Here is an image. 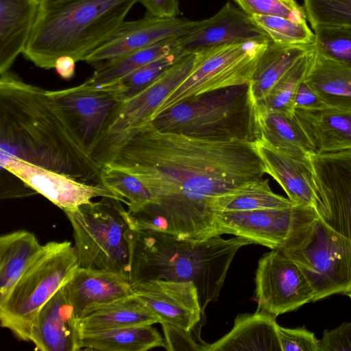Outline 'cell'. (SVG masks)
Returning a JSON list of instances; mask_svg holds the SVG:
<instances>
[{
	"instance_id": "1",
	"label": "cell",
	"mask_w": 351,
	"mask_h": 351,
	"mask_svg": "<svg viewBox=\"0 0 351 351\" xmlns=\"http://www.w3.org/2000/svg\"><path fill=\"white\" fill-rule=\"evenodd\" d=\"M104 165L135 176L151 193L149 204L127 210L130 229L193 240L216 235V197L265 173L251 140L162 132L150 123L123 138Z\"/></svg>"
},
{
	"instance_id": "2",
	"label": "cell",
	"mask_w": 351,
	"mask_h": 351,
	"mask_svg": "<svg viewBox=\"0 0 351 351\" xmlns=\"http://www.w3.org/2000/svg\"><path fill=\"white\" fill-rule=\"evenodd\" d=\"M0 75L1 158L17 157L80 182L104 184L102 167L47 90L9 71Z\"/></svg>"
},
{
	"instance_id": "3",
	"label": "cell",
	"mask_w": 351,
	"mask_h": 351,
	"mask_svg": "<svg viewBox=\"0 0 351 351\" xmlns=\"http://www.w3.org/2000/svg\"><path fill=\"white\" fill-rule=\"evenodd\" d=\"M132 286L151 280L193 282L202 313L219 296L239 250L250 240L215 235L202 240L180 239L158 232L133 230L128 234Z\"/></svg>"
},
{
	"instance_id": "4",
	"label": "cell",
	"mask_w": 351,
	"mask_h": 351,
	"mask_svg": "<svg viewBox=\"0 0 351 351\" xmlns=\"http://www.w3.org/2000/svg\"><path fill=\"white\" fill-rule=\"evenodd\" d=\"M138 0H42L23 53L36 66L53 69L69 56L76 62L108 40Z\"/></svg>"
},
{
	"instance_id": "5",
	"label": "cell",
	"mask_w": 351,
	"mask_h": 351,
	"mask_svg": "<svg viewBox=\"0 0 351 351\" xmlns=\"http://www.w3.org/2000/svg\"><path fill=\"white\" fill-rule=\"evenodd\" d=\"M80 266L71 242L49 241L0 299L1 326L30 341L32 326L44 304L71 278Z\"/></svg>"
},
{
	"instance_id": "6",
	"label": "cell",
	"mask_w": 351,
	"mask_h": 351,
	"mask_svg": "<svg viewBox=\"0 0 351 351\" xmlns=\"http://www.w3.org/2000/svg\"><path fill=\"white\" fill-rule=\"evenodd\" d=\"M121 202L103 197L64 213L73 228L80 266L117 272L129 280L130 227Z\"/></svg>"
},
{
	"instance_id": "7",
	"label": "cell",
	"mask_w": 351,
	"mask_h": 351,
	"mask_svg": "<svg viewBox=\"0 0 351 351\" xmlns=\"http://www.w3.org/2000/svg\"><path fill=\"white\" fill-rule=\"evenodd\" d=\"M162 132L251 140L247 84L213 91L179 103L149 122Z\"/></svg>"
},
{
	"instance_id": "8",
	"label": "cell",
	"mask_w": 351,
	"mask_h": 351,
	"mask_svg": "<svg viewBox=\"0 0 351 351\" xmlns=\"http://www.w3.org/2000/svg\"><path fill=\"white\" fill-rule=\"evenodd\" d=\"M278 250L302 269L314 291L313 302L351 287V240L319 218Z\"/></svg>"
},
{
	"instance_id": "9",
	"label": "cell",
	"mask_w": 351,
	"mask_h": 351,
	"mask_svg": "<svg viewBox=\"0 0 351 351\" xmlns=\"http://www.w3.org/2000/svg\"><path fill=\"white\" fill-rule=\"evenodd\" d=\"M270 40H253L196 52V60L191 72L167 96L151 120L188 99L228 87L247 84Z\"/></svg>"
},
{
	"instance_id": "10",
	"label": "cell",
	"mask_w": 351,
	"mask_h": 351,
	"mask_svg": "<svg viewBox=\"0 0 351 351\" xmlns=\"http://www.w3.org/2000/svg\"><path fill=\"white\" fill-rule=\"evenodd\" d=\"M318 218L314 208L291 206L247 211L216 212V235L233 234L271 250L280 248L291 237Z\"/></svg>"
},
{
	"instance_id": "11",
	"label": "cell",
	"mask_w": 351,
	"mask_h": 351,
	"mask_svg": "<svg viewBox=\"0 0 351 351\" xmlns=\"http://www.w3.org/2000/svg\"><path fill=\"white\" fill-rule=\"evenodd\" d=\"M47 92L60 105L72 128L96 161L124 101L103 88H86L78 85Z\"/></svg>"
},
{
	"instance_id": "12",
	"label": "cell",
	"mask_w": 351,
	"mask_h": 351,
	"mask_svg": "<svg viewBox=\"0 0 351 351\" xmlns=\"http://www.w3.org/2000/svg\"><path fill=\"white\" fill-rule=\"evenodd\" d=\"M255 283L257 309L276 317L314 300V291L302 269L278 249L260 258Z\"/></svg>"
},
{
	"instance_id": "13",
	"label": "cell",
	"mask_w": 351,
	"mask_h": 351,
	"mask_svg": "<svg viewBox=\"0 0 351 351\" xmlns=\"http://www.w3.org/2000/svg\"><path fill=\"white\" fill-rule=\"evenodd\" d=\"M196 53H186L169 69L136 95L125 101L111 124L97 160L105 163L110 150L138 127L149 123L158 108L167 96L191 72Z\"/></svg>"
},
{
	"instance_id": "14",
	"label": "cell",
	"mask_w": 351,
	"mask_h": 351,
	"mask_svg": "<svg viewBox=\"0 0 351 351\" xmlns=\"http://www.w3.org/2000/svg\"><path fill=\"white\" fill-rule=\"evenodd\" d=\"M1 167L64 212L75 209L97 197H110L121 201L113 191L104 184L80 182L17 157L1 159Z\"/></svg>"
},
{
	"instance_id": "15",
	"label": "cell",
	"mask_w": 351,
	"mask_h": 351,
	"mask_svg": "<svg viewBox=\"0 0 351 351\" xmlns=\"http://www.w3.org/2000/svg\"><path fill=\"white\" fill-rule=\"evenodd\" d=\"M312 162L322 193L318 218L351 240V151L315 154Z\"/></svg>"
},
{
	"instance_id": "16",
	"label": "cell",
	"mask_w": 351,
	"mask_h": 351,
	"mask_svg": "<svg viewBox=\"0 0 351 351\" xmlns=\"http://www.w3.org/2000/svg\"><path fill=\"white\" fill-rule=\"evenodd\" d=\"M199 21L147 14L138 20L123 21L108 40L83 61L95 67L163 40L180 36L195 27Z\"/></svg>"
},
{
	"instance_id": "17",
	"label": "cell",
	"mask_w": 351,
	"mask_h": 351,
	"mask_svg": "<svg viewBox=\"0 0 351 351\" xmlns=\"http://www.w3.org/2000/svg\"><path fill=\"white\" fill-rule=\"evenodd\" d=\"M269 39L253 18L241 8L227 2L212 17L179 36V45L185 53H196L215 47Z\"/></svg>"
},
{
	"instance_id": "18",
	"label": "cell",
	"mask_w": 351,
	"mask_h": 351,
	"mask_svg": "<svg viewBox=\"0 0 351 351\" xmlns=\"http://www.w3.org/2000/svg\"><path fill=\"white\" fill-rule=\"evenodd\" d=\"M133 294L159 318L191 331L199 322L202 310L193 282L151 280L132 287Z\"/></svg>"
},
{
	"instance_id": "19",
	"label": "cell",
	"mask_w": 351,
	"mask_h": 351,
	"mask_svg": "<svg viewBox=\"0 0 351 351\" xmlns=\"http://www.w3.org/2000/svg\"><path fill=\"white\" fill-rule=\"evenodd\" d=\"M265 173L282 188L292 206L314 208L322 204V193L311 160L285 154L261 140L253 141Z\"/></svg>"
},
{
	"instance_id": "20",
	"label": "cell",
	"mask_w": 351,
	"mask_h": 351,
	"mask_svg": "<svg viewBox=\"0 0 351 351\" xmlns=\"http://www.w3.org/2000/svg\"><path fill=\"white\" fill-rule=\"evenodd\" d=\"M79 320L63 287L40 310L29 341L40 351L81 350Z\"/></svg>"
},
{
	"instance_id": "21",
	"label": "cell",
	"mask_w": 351,
	"mask_h": 351,
	"mask_svg": "<svg viewBox=\"0 0 351 351\" xmlns=\"http://www.w3.org/2000/svg\"><path fill=\"white\" fill-rule=\"evenodd\" d=\"M64 289L79 319L98 306L133 294L132 286L124 276L80 266L64 286Z\"/></svg>"
},
{
	"instance_id": "22",
	"label": "cell",
	"mask_w": 351,
	"mask_h": 351,
	"mask_svg": "<svg viewBox=\"0 0 351 351\" xmlns=\"http://www.w3.org/2000/svg\"><path fill=\"white\" fill-rule=\"evenodd\" d=\"M250 129L252 141H265L293 158L311 160L317 154L294 114L273 111L250 112Z\"/></svg>"
},
{
	"instance_id": "23",
	"label": "cell",
	"mask_w": 351,
	"mask_h": 351,
	"mask_svg": "<svg viewBox=\"0 0 351 351\" xmlns=\"http://www.w3.org/2000/svg\"><path fill=\"white\" fill-rule=\"evenodd\" d=\"M42 0H0V74L9 71L32 35Z\"/></svg>"
},
{
	"instance_id": "24",
	"label": "cell",
	"mask_w": 351,
	"mask_h": 351,
	"mask_svg": "<svg viewBox=\"0 0 351 351\" xmlns=\"http://www.w3.org/2000/svg\"><path fill=\"white\" fill-rule=\"evenodd\" d=\"M276 317L263 311L243 313L232 330L218 341L203 346V351H281Z\"/></svg>"
},
{
	"instance_id": "25",
	"label": "cell",
	"mask_w": 351,
	"mask_h": 351,
	"mask_svg": "<svg viewBox=\"0 0 351 351\" xmlns=\"http://www.w3.org/2000/svg\"><path fill=\"white\" fill-rule=\"evenodd\" d=\"M294 115L317 154L351 151V113L325 108L296 109Z\"/></svg>"
},
{
	"instance_id": "26",
	"label": "cell",
	"mask_w": 351,
	"mask_h": 351,
	"mask_svg": "<svg viewBox=\"0 0 351 351\" xmlns=\"http://www.w3.org/2000/svg\"><path fill=\"white\" fill-rule=\"evenodd\" d=\"M313 49L314 45H284L270 40L247 84L249 108L262 102L282 76Z\"/></svg>"
},
{
	"instance_id": "27",
	"label": "cell",
	"mask_w": 351,
	"mask_h": 351,
	"mask_svg": "<svg viewBox=\"0 0 351 351\" xmlns=\"http://www.w3.org/2000/svg\"><path fill=\"white\" fill-rule=\"evenodd\" d=\"M304 81L326 108L351 113V68L315 49Z\"/></svg>"
},
{
	"instance_id": "28",
	"label": "cell",
	"mask_w": 351,
	"mask_h": 351,
	"mask_svg": "<svg viewBox=\"0 0 351 351\" xmlns=\"http://www.w3.org/2000/svg\"><path fill=\"white\" fill-rule=\"evenodd\" d=\"M158 317L134 294L98 306L79 320L81 331L152 325Z\"/></svg>"
},
{
	"instance_id": "29",
	"label": "cell",
	"mask_w": 351,
	"mask_h": 351,
	"mask_svg": "<svg viewBox=\"0 0 351 351\" xmlns=\"http://www.w3.org/2000/svg\"><path fill=\"white\" fill-rule=\"evenodd\" d=\"M178 51H182L179 45V36L163 40L96 66L93 75L80 85L86 88L105 87L117 82L142 66Z\"/></svg>"
},
{
	"instance_id": "30",
	"label": "cell",
	"mask_w": 351,
	"mask_h": 351,
	"mask_svg": "<svg viewBox=\"0 0 351 351\" xmlns=\"http://www.w3.org/2000/svg\"><path fill=\"white\" fill-rule=\"evenodd\" d=\"M82 349L101 351H146L165 346L152 325L81 331Z\"/></svg>"
},
{
	"instance_id": "31",
	"label": "cell",
	"mask_w": 351,
	"mask_h": 351,
	"mask_svg": "<svg viewBox=\"0 0 351 351\" xmlns=\"http://www.w3.org/2000/svg\"><path fill=\"white\" fill-rule=\"evenodd\" d=\"M36 235L13 231L0 237V299L3 298L42 249Z\"/></svg>"
},
{
	"instance_id": "32",
	"label": "cell",
	"mask_w": 351,
	"mask_h": 351,
	"mask_svg": "<svg viewBox=\"0 0 351 351\" xmlns=\"http://www.w3.org/2000/svg\"><path fill=\"white\" fill-rule=\"evenodd\" d=\"M292 206L288 198L275 193L268 179L245 182L216 197L212 207L215 213L284 208Z\"/></svg>"
},
{
	"instance_id": "33",
	"label": "cell",
	"mask_w": 351,
	"mask_h": 351,
	"mask_svg": "<svg viewBox=\"0 0 351 351\" xmlns=\"http://www.w3.org/2000/svg\"><path fill=\"white\" fill-rule=\"evenodd\" d=\"M314 53L315 48L302 56L276 84L262 102L250 108V112L273 111L293 115L295 95L305 78Z\"/></svg>"
},
{
	"instance_id": "34",
	"label": "cell",
	"mask_w": 351,
	"mask_h": 351,
	"mask_svg": "<svg viewBox=\"0 0 351 351\" xmlns=\"http://www.w3.org/2000/svg\"><path fill=\"white\" fill-rule=\"evenodd\" d=\"M186 53H187L178 51L158 58L137 69L117 82L103 88L112 91L123 101H127L154 81Z\"/></svg>"
},
{
	"instance_id": "35",
	"label": "cell",
	"mask_w": 351,
	"mask_h": 351,
	"mask_svg": "<svg viewBox=\"0 0 351 351\" xmlns=\"http://www.w3.org/2000/svg\"><path fill=\"white\" fill-rule=\"evenodd\" d=\"M269 39L278 44L291 46H312L315 36L306 20L295 21L282 16H252Z\"/></svg>"
},
{
	"instance_id": "36",
	"label": "cell",
	"mask_w": 351,
	"mask_h": 351,
	"mask_svg": "<svg viewBox=\"0 0 351 351\" xmlns=\"http://www.w3.org/2000/svg\"><path fill=\"white\" fill-rule=\"evenodd\" d=\"M312 28L315 51L351 68V25L322 24Z\"/></svg>"
},
{
	"instance_id": "37",
	"label": "cell",
	"mask_w": 351,
	"mask_h": 351,
	"mask_svg": "<svg viewBox=\"0 0 351 351\" xmlns=\"http://www.w3.org/2000/svg\"><path fill=\"white\" fill-rule=\"evenodd\" d=\"M102 176L104 184L128 205V209H138L152 202L151 193L135 176L107 165L102 168Z\"/></svg>"
},
{
	"instance_id": "38",
	"label": "cell",
	"mask_w": 351,
	"mask_h": 351,
	"mask_svg": "<svg viewBox=\"0 0 351 351\" xmlns=\"http://www.w3.org/2000/svg\"><path fill=\"white\" fill-rule=\"evenodd\" d=\"M311 27L322 24L351 25V0H303Z\"/></svg>"
},
{
	"instance_id": "39",
	"label": "cell",
	"mask_w": 351,
	"mask_h": 351,
	"mask_svg": "<svg viewBox=\"0 0 351 351\" xmlns=\"http://www.w3.org/2000/svg\"><path fill=\"white\" fill-rule=\"evenodd\" d=\"M250 16H276L295 21L306 20L303 6L285 0H233Z\"/></svg>"
},
{
	"instance_id": "40",
	"label": "cell",
	"mask_w": 351,
	"mask_h": 351,
	"mask_svg": "<svg viewBox=\"0 0 351 351\" xmlns=\"http://www.w3.org/2000/svg\"><path fill=\"white\" fill-rule=\"evenodd\" d=\"M281 351H319V340L304 327L288 328L277 326Z\"/></svg>"
},
{
	"instance_id": "41",
	"label": "cell",
	"mask_w": 351,
	"mask_h": 351,
	"mask_svg": "<svg viewBox=\"0 0 351 351\" xmlns=\"http://www.w3.org/2000/svg\"><path fill=\"white\" fill-rule=\"evenodd\" d=\"M167 350L203 351V346L193 339L191 331L167 323H162Z\"/></svg>"
},
{
	"instance_id": "42",
	"label": "cell",
	"mask_w": 351,
	"mask_h": 351,
	"mask_svg": "<svg viewBox=\"0 0 351 351\" xmlns=\"http://www.w3.org/2000/svg\"><path fill=\"white\" fill-rule=\"evenodd\" d=\"M319 351H351V322L325 330L319 340Z\"/></svg>"
},
{
	"instance_id": "43",
	"label": "cell",
	"mask_w": 351,
	"mask_h": 351,
	"mask_svg": "<svg viewBox=\"0 0 351 351\" xmlns=\"http://www.w3.org/2000/svg\"><path fill=\"white\" fill-rule=\"evenodd\" d=\"M147 10V15L162 17H178V0H138Z\"/></svg>"
},
{
	"instance_id": "44",
	"label": "cell",
	"mask_w": 351,
	"mask_h": 351,
	"mask_svg": "<svg viewBox=\"0 0 351 351\" xmlns=\"http://www.w3.org/2000/svg\"><path fill=\"white\" fill-rule=\"evenodd\" d=\"M294 108L295 110H319L325 108L326 106L315 91L304 80L298 88Z\"/></svg>"
},
{
	"instance_id": "45",
	"label": "cell",
	"mask_w": 351,
	"mask_h": 351,
	"mask_svg": "<svg viewBox=\"0 0 351 351\" xmlns=\"http://www.w3.org/2000/svg\"><path fill=\"white\" fill-rule=\"evenodd\" d=\"M75 62L69 56H60L56 60L54 69L61 78L70 80L75 75Z\"/></svg>"
},
{
	"instance_id": "46",
	"label": "cell",
	"mask_w": 351,
	"mask_h": 351,
	"mask_svg": "<svg viewBox=\"0 0 351 351\" xmlns=\"http://www.w3.org/2000/svg\"><path fill=\"white\" fill-rule=\"evenodd\" d=\"M351 299V287H350L344 293Z\"/></svg>"
},
{
	"instance_id": "47",
	"label": "cell",
	"mask_w": 351,
	"mask_h": 351,
	"mask_svg": "<svg viewBox=\"0 0 351 351\" xmlns=\"http://www.w3.org/2000/svg\"><path fill=\"white\" fill-rule=\"evenodd\" d=\"M285 1H290V2H295V0H285Z\"/></svg>"
}]
</instances>
